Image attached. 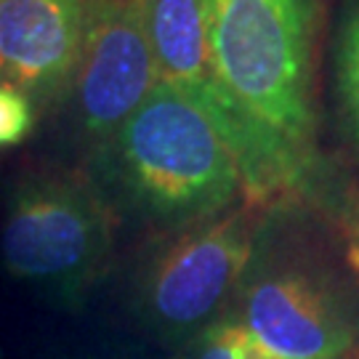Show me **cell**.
Returning <instances> with one entry per match:
<instances>
[{
    "label": "cell",
    "instance_id": "6da1fadb",
    "mask_svg": "<svg viewBox=\"0 0 359 359\" xmlns=\"http://www.w3.org/2000/svg\"><path fill=\"white\" fill-rule=\"evenodd\" d=\"M221 93L216 126L243 173V203H295L317 168V46L325 0H205Z\"/></svg>",
    "mask_w": 359,
    "mask_h": 359
},
{
    "label": "cell",
    "instance_id": "7a4b0ae2",
    "mask_svg": "<svg viewBox=\"0 0 359 359\" xmlns=\"http://www.w3.org/2000/svg\"><path fill=\"white\" fill-rule=\"evenodd\" d=\"M107 197L165 234L243 203V173L216 120L187 93L157 86L96 149Z\"/></svg>",
    "mask_w": 359,
    "mask_h": 359
},
{
    "label": "cell",
    "instance_id": "3957f363",
    "mask_svg": "<svg viewBox=\"0 0 359 359\" xmlns=\"http://www.w3.org/2000/svg\"><path fill=\"white\" fill-rule=\"evenodd\" d=\"M117 208L99 181L75 168H35L13 181L0 231L8 277L51 304L77 309L115 256Z\"/></svg>",
    "mask_w": 359,
    "mask_h": 359
},
{
    "label": "cell",
    "instance_id": "277c9868",
    "mask_svg": "<svg viewBox=\"0 0 359 359\" xmlns=\"http://www.w3.org/2000/svg\"><path fill=\"white\" fill-rule=\"evenodd\" d=\"M266 216L240 203L210 221L165 234L136 271L133 304L144 327L168 346L187 348L224 320Z\"/></svg>",
    "mask_w": 359,
    "mask_h": 359
},
{
    "label": "cell",
    "instance_id": "5b68a950",
    "mask_svg": "<svg viewBox=\"0 0 359 359\" xmlns=\"http://www.w3.org/2000/svg\"><path fill=\"white\" fill-rule=\"evenodd\" d=\"M261 240V237H258ZM234 317L287 359H359V314L333 269L309 250L256 245Z\"/></svg>",
    "mask_w": 359,
    "mask_h": 359
},
{
    "label": "cell",
    "instance_id": "8992f818",
    "mask_svg": "<svg viewBox=\"0 0 359 359\" xmlns=\"http://www.w3.org/2000/svg\"><path fill=\"white\" fill-rule=\"evenodd\" d=\"M157 86L142 0H93L67 93L77 130L99 149Z\"/></svg>",
    "mask_w": 359,
    "mask_h": 359
},
{
    "label": "cell",
    "instance_id": "52a82bcc",
    "mask_svg": "<svg viewBox=\"0 0 359 359\" xmlns=\"http://www.w3.org/2000/svg\"><path fill=\"white\" fill-rule=\"evenodd\" d=\"M93 0H0V86L35 104L69 93Z\"/></svg>",
    "mask_w": 359,
    "mask_h": 359
},
{
    "label": "cell",
    "instance_id": "ba28073f",
    "mask_svg": "<svg viewBox=\"0 0 359 359\" xmlns=\"http://www.w3.org/2000/svg\"><path fill=\"white\" fill-rule=\"evenodd\" d=\"M160 83L187 93L218 120L221 93L208 40L205 0H142Z\"/></svg>",
    "mask_w": 359,
    "mask_h": 359
},
{
    "label": "cell",
    "instance_id": "9c48e42d",
    "mask_svg": "<svg viewBox=\"0 0 359 359\" xmlns=\"http://www.w3.org/2000/svg\"><path fill=\"white\" fill-rule=\"evenodd\" d=\"M333 83L346 136L359 152V0H348L335 29Z\"/></svg>",
    "mask_w": 359,
    "mask_h": 359
},
{
    "label": "cell",
    "instance_id": "30bf717a",
    "mask_svg": "<svg viewBox=\"0 0 359 359\" xmlns=\"http://www.w3.org/2000/svg\"><path fill=\"white\" fill-rule=\"evenodd\" d=\"M38 123V104L22 90L0 86V149L27 142Z\"/></svg>",
    "mask_w": 359,
    "mask_h": 359
},
{
    "label": "cell",
    "instance_id": "8fae6325",
    "mask_svg": "<svg viewBox=\"0 0 359 359\" xmlns=\"http://www.w3.org/2000/svg\"><path fill=\"white\" fill-rule=\"evenodd\" d=\"M224 322H226V338H229V359H287L280 351L266 346L245 325L229 320V317H224Z\"/></svg>",
    "mask_w": 359,
    "mask_h": 359
},
{
    "label": "cell",
    "instance_id": "7c38bea8",
    "mask_svg": "<svg viewBox=\"0 0 359 359\" xmlns=\"http://www.w3.org/2000/svg\"><path fill=\"white\" fill-rule=\"evenodd\" d=\"M184 359H229V338H226V322L221 320L210 330L200 335L184 348Z\"/></svg>",
    "mask_w": 359,
    "mask_h": 359
},
{
    "label": "cell",
    "instance_id": "4fadbf2b",
    "mask_svg": "<svg viewBox=\"0 0 359 359\" xmlns=\"http://www.w3.org/2000/svg\"><path fill=\"white\" fill-rule=\"evenodd\" d=\"M341 234H344V245H346L348 266L359 277V194L351 197V203L341 216Z\"/></svg>",
    "mask_w": 359,
    "mask_h": 359
},
{
    "label": "cell",
    "instance_id": "5bb4252c",
    "mask_svg": "<svg viewBox=\"0 0 359 359\" xmlns=\"http://www.w3.org/2000/svg\"><path fill=\"white\" fill-rule=\"evenodd\" d=\"M99 359H147L142 354H133V351H115V354H104Z\"/></svg>",
    "mask_w": 359,
    "mask_h": 359
},
{
    "label": "cell",
    "instance_id": "9a60e30c",
    "mask_svg": "<svg viewBox=\"0 0 359 359\" xmlns=\"http://www.w3.org/2000/svg\"><path fill=\"white\" fill-rule=\"evenodd\" d=\"M0 359H3V354H0Z\"/></svg>",
    "mask_w": 359,
    "mask_h": 359
},
{
    "label": "cell",
    "instance_id": "2e32d148",
    "mask_svg": "<svg viewBox=\"0 0 359 359\" xmlns=\"http://www.w3.org/2000/svg\"><path fill=\"white\" fill-rule=\"evenodd\" d=\"M357 280H359V277H357Z\"/></svg>",
    "mask_w": 359,
    "mask_h": 359
}]
</instances>
